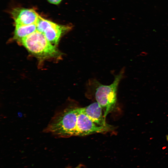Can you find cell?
Wrapping results in <instances>:
<instances>
[{"mask_svg": "<svg viewBox=\"0 0 168 168\" xmlns=\"http://www.w3.org/2000/svg\"><path fill=\"white\" fill-rule=\"evenodd\" d=\"M124 69L123 68L115 76L113 82L108 85L101 84L94 78L90 79L87 82V93L92 95L101 107L105 119L115 106L118 86L124 77Z\"/></svg>", "mask_w": 168, "mask_h": 168, "instance_id": "6da1fadb", "label": "cell"}, {"mask_svg": "<svg viewBox=\"0 0 168 168\" xmlns=\"http://www.w3.org/2000/svg\"><path fill=\"white\" fill-rule=\"evenodd\" d=\"M78 109L68 106L58 110L43 132L59 138L75 136Z\"/></svg>", "mask_w": 168, "mask_h": 168, "instance_id": "7a4b0ae2", "label": "cell"}, {"mask_svg": "<svg viewBox=\"0 0 168 168\" xmlns=\"http://www.w3.org/2000/svg\"><path fill=\"white\" fill-rule=\"evenodd\" d=\"M83 165L81 164H79L76 167L74 168H82Z\"/></svg>", "mask_w": 168, "mask_h": 168, "instance_id": "30bf717a", "label": "cell"}, {"mask_svg": "<svg viewBox=\"0 0 168 168\" xmlns=\"http://www.w3.org/2000/svg\"><path fill=\"white\" fill-rule=\"evenodd\" d=\"M15 25H26L36 24L39 15L34 10L16 7L11 12Z\"/></svg>", "mask_w": 168, "mask_h": 168, "instance_id": "8992f818", "label": "cell"}, {"mask_svg": "<svg viewBox=\"0 0 168 168\" xmlns=\"http://www.w3.org/2000/svg\"><path fill=\"white\" fill-rule=\"evenodd\" d=\"M80 110L85 114L96 124L100 126L110 127L111 125L106 122L104 116L103 109L97 102H93L83 108H80Z\"/></svg>", "mask_w": 168, "mask_h": 168, "instance_id": "52a82bcc", "label": "cell"}, {"mask_svg": "<svg viewBox=\"0 0 168 168\" xmlns=\"http://www.w3.org/2000/svg\"><path fill=\"white\" fill-rule=\"evenodd\" d=\"M21 42L28 51L39 57H52L58 53L55 46L37 30L23 39Z\"/></svg>", "mask_w": 168, "mask_h": 168, "instance_id": "3957f363", "label": "cell"}, {"mask_svg": "<svg viewBox=\"0 0 168 168\" xmlns=\"http://www.w3.org/2000/svg\"><path fill=\"white\" fill-rule=\"evenodd\" d=\"M37 30L36 24L29 25H15L14 38L21 42L22 40Z\"/></svg>", "mask_w": 168, "mask_h": 168, "instance_id": "ba28073f", "label": "cell"}, {"mask_svg": "<svg viewBox=\"0 0 168 168\" xmlns=\"http://www.w3.org/2000/svg\"><path fill=\"white\" fill-rule=\"evenodd\" d=\"M48 1L51 3L57 5L62 0H48Z\"/></svg>", "mask_w": 168, "mask_h": 168, "instance_id": "9c48e42d", "label": "cell"}, {"mask_svg": "<svg viewBox=\"0 0 168 168\" xmlns=\"http://www.w3.org/2000/svg\"><path fill=\"white\" fill-rule=\"evenodd\" d=\"M112 126L104 127L97 125L78 109L75 136H83L90 134L105 133L113 129Z\"/></svg>", "mask_w": 168, "mask_h": 168, "instance_id": "5b68a950", "label": "cell"}, {"mask_svg": "<svg viewBox=\"0 0 168 168\" xmlns=\"http://www.w3.org/2000/svg\"><path fill=\"white\" fill-rule=\"evenodd\" d=\"M37 30L44 34L47 40L55 46L62 35L70 30L72 26L57 24L39 16L36 23Z\"/></svg>", "mask_w": 168, "mask_h": 168, "instance_id": "277c9868", "label": "cell"}]
</instances>
